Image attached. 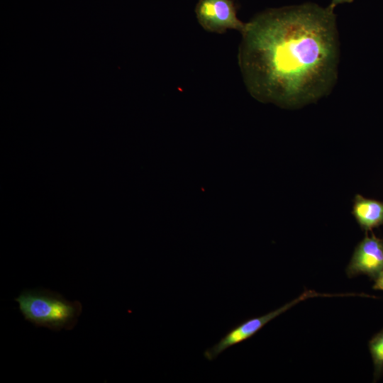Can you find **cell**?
<instances>
[{
    "label": "cell",
    "mask_w": 383,
    "mask_h": 383,
    "mask_svg": "<svg viewBox=\"0 0 383 383\" xmlns=\"http://www.w3.org/2000/svg\"><path fill=\"white\" fill-rule=\"evenodd\" d=\"M333 9L304 4L266 10L246 23L238 62L257 99L299 107L328 94L336 77Z\"/></svg>",
    "instance_id": "6da1fadb"
},
{
    "label": "cell",
    "mask_w": 383,
    "mask_h": 383,
    "mask_svg": "<svg viewBox=\"0 0 383 383\" xmlns=\"http://www.w3.org/2000/svg\"><path fill=\"white\" fill-rule=\"evenodd\" d=\"M15 301L26 321L53 331L72 330L82 311L79 301L67 300L46 289H24Z\"/></svg>",
    "instance_id": "7a4b0ae2"
},
{
    "label": "cell",
    "mask_w": 383,
    "mask_h": 383,
    "mask_svg": "<svg viewBox=\"0 0 383 383\" xmlns=\"http://www.w3.org/2000/svg\"><path fill=\"white\" fill-rule=\"evenodd\" d=\"M324 296L313 290H306L299 297L262 316L246 320L231 328L221 340L204 353V357L212 361L228 348L246 340L255 335L267 323L299 302L309 298Z\"/></svg>",
    "instance_id": "3957f363"
},
{
    "label": "cell",
    "mask_w": 383,
    "mask_h": 383,
    "mask_svg": "<svg viewBox=\"0 0 383 383\" xmlns=\"http://www.w3.org/2000/svg\"><path fill=\"white\" fill-rule=\"evenodd\" d=\"M195 12L199 24L209 32L223 33L233 29L242 33L246 26L238 18L233 0H199Z\"/></svg>",
    "instance_id": "277c9868"
},
{
    "label": "cell",
    "mask_w": 383,
    "mask_h": 383,
    "mask_svg": "<svg viewBox=\"0 0 383 383\" xmlns=\"http://www.w3.org/2000/svg\"><path fill=\"white\" fill-rule=\"evenodd\" d=\"M382 270L383 240L374 233L366 235L355 247L346 274L350 278L366 274L374 280Z\"/></svg>",
    "instance_id": "5b68a950"
},
{
    "label": "cell",
    "mask_w": 383,
    "mask_h": 383,
    "mask_svg": "<svg viewBox=\"0 0 383 383\" xmlns=\"http://www.w3.org/2000/svg\"><path fill=\"white\" fill-rule=\"evenodd\" d=\"M352 214L362 230L371 231L383 224V202L356 194Z\"/></svg>",
    "instance_id": "8992f818"
},
{
    "label": "cell",
    "mask_w": 383,
    "mask_h": 383,
    "mask_svg": "<svg viewBox=\"0 0 383 383\" xmlns=\"http://www.w3.org/2000/svg\"><path fill=\"white\" fill-rule=\"evenodd\" d=\"M368 345L374 365V380L377 381L383 374V329L371 338Z\"/></svg>",
    "instance_id": "52a82bcc"
},
{
    "label": "cell",
    "mask_w": 383,
    "mask_h": 383,
    "mask_svg": "<svg viewBox=\"0 0 383 383\" xmlns=\"http://www.w3.org/2000/svg\"><path fill=\"white\" fill-rule=\"evenodd\" d=\"M374 289L383 290V270L374 279V284L373 286Z\"/></svg>",
    "instance_id": "ba28073f"
},
{
    "label": "cell",
    "mask_w": 383,
    "mask_h": 383,
    "mask_svg": "<svg viewBox=\"0 0 383 383\" xmlns=\"http://www.w3.org/2000/svg\"><path fill=\"white\" fill-rule=\"evenodd\" d=\"M353 0H332L331 4L328 6L331 9L334 10V8L340 4L351 3Z\"/></svg>",
    "instance_id": "9c48e42d"
}]
</instances>
